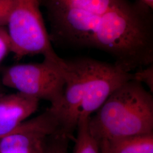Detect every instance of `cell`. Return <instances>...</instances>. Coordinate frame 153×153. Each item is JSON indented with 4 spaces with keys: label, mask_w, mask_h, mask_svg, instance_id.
I'll use <instances>...</instances> for the list:
<instances>
[{
    "label": "cell",
    "mask_w": 153,
    "mask_h": 153,
    "mask_svg": "<svg viewBox=\"0 0 153 153\" xmlns=\"http://www.w3.org/2000/svg\"><path fill=\"white\" fill-rule=\"evenodd\" d=\"M38 1L52 43L103 51L131 73L153 64V9L141 1Z\"/></svg>",
    "instance_id": "cell-1"
},
{
    "label": "cell",
    "mask_w": 153,
    "mask_h": 153,
    "mask_svg": "<svg viewBox=\"0 0 153 153\" xmlns=\"http://www.w3.org/2000/svg\"><path fill=\"white\" fill-rule=\"evenodd\" d=\"M65 85L60 105L52 109L60 130L73 138L81 119L91 116L121 85L133 79L128 72L114 62L88 57L64 59Z\"/></svg>",
    "instance_id": "cell-2"
},
{
    "label": "cell",
    "mask_w": 153,
    "mask_h": 153,
    "mask_svg": "<svg viewBox=\"0 0 153 153\" xmlns=\"http://www.w3.org/2000/svg\"><path fill=\"white\" fill-rule=\"evenodd\" d=\"M96 112L88 128L98 142L153 133V95L135 80L121 85Z\"/></svg>",
    "instance_id": "cell-3"
},
{
    "label": "cell",
    "mask_w": 153,
    "mask_h": 153,
    "mask_svg": "<svg viewBox=\"0 0 153 153\" xmlns=\"http://www.w3.org/2000/svg\"><path fill=\"white\" fill-rule=\"evenodd\" d=\"M6 27L11 52L17 60L28 56L41 55L45 60L63 64L64 59L53 48L38 0H13Z\"/></svg>",
    "instance_id": "cell-4"
},
{
    "label": "cell",
    "mask_w": 153,
    "mask_h": 153,
    "mask_svg": "<svg viewBox=\"0 0 153 153\" xmlns=\"http://www.w3.org/2000/svg\"><path fill=\"white\" fill-rule=\"evenodd\" d=\"M64 65L44 59L41 62L9 66L2 73L1 81L5 87L38 100H45L56 108L61 103L65 79Z\"/></svg>",
    "instance_id": "cell-5"
},
{
    "label": "cell",
    "mask_w": 153,
    "mask_h": 153,
    "mask_svg": "<svg viewBox=\"0 0 153 153\" xmlns=\"http://www.w3.org/2000/svg\"><path fill=\"white\" fill-rule=\"evenodd\" d=\"M59 130L57 116L49 107L23 122L11 133L0 137V153H43L47 138Z\"/></svg>",
    "instance_id": "cell-6"
},
{
    "label": "cell",
    "mask_w": 153,
    "mask_h": 153,
    "mask_svg": "<svg viewBox=\"0 0 153 153\" xmlns=\"http://www.w3.org/2000/svg\"><path fill=\"white\" fill-rule=\"evenodd\" d=\"M39 100L22 93H0V137L14 131L39 107Z\"/></svg>",
    "instance_id": "cell-7"
},
{
    "label": "cell",
    "mask_w": 153,
    "mask_h": 153,
    "mask_svg": "<svg viewBox=\"0 0 153 153\" xmlns=\"http://www.w3.org/2000/svg\"><path fill=\"white\" fill-rule=\"evenodd\" d=\"M101 153H153V133L98 142Z\"/></svg>",
    "instance_id": "cell-8"
},
{
    "label": "cell",
    "mask_w": 153,
    "mask_h": 153,
    "mask_svg": "<svg viewBox=\"0 0 153 153\" xmlns=\"http://www.w3.org/2000/svg\"><path fill=\"white\" fill-rule=\"evenodd\" d=\"M89 119L90 117L82 119L78 123L72 153H101L98 142L89 130Z\"/></svg>",
    "instance_id": "cell-9"
},
{
    "label": "cell",
    "mask_w": 153,
    "mask_h": 153,
    "mask_svg": "<svg viewBox=\"0 0 153 153\" xmlns=\"http://www.w3.org/2000/svg\"><path fill=\"white\" fill-rule=\"evenodd\" d=\"M71 139L70 136L59 130L47 138L43 153H68Z\"/></svg>",
    "instance_id": "cell-10"
},
{
    "label": "cell",
    "mask_w": 153,
    "mask_h": 153,
    "mask_svg": "<svg viewBox=\"0 0 153 153\" xmlns=\"http://www.w3.org/2000/svg\"><path fill=\"white\" fill-rule=\"evenodd\" d=\"M137 82L144 84L148 87L149 91H153V65L137 69L135 73H133V79Z\"/></svg>",
    "instance_id": "cell-11"
},
{
    "label": "cell",
    "mask_w": 153,
    "mask_h": 153,
    "mask_svg": "<svg viewBox=\"0 0 153 153\" xmlns=\"http://www.w3.org/2000/svg\"><path fill=\"white\" fill-rule=\"evenodd\" d=\"M11 52L10 40L6 27H0V64Z\"/></svg>",
    "instance_id": "cell-12"
},
{
    "label": "cell",
    "mask_w": 153,
    "mask_h": 153,
    "mask_svg": "<svg viewBox=\"0 0 153 153\" xmlns=\"http://www.w3.org/2000/svg\"><path fill=\"white\" fill-rule=\"evenodd\" d=\"M13 0H0V27H6Z\"/></svg>",
    "instance_id": "cell-13"
},
{
    "label": "cell",
    "mask_w": 153,
    "mask_h": 153,
    "mask_svg": "<svg viewBox=\"0 0 153 153\" xmlns=\"http://www.w3.org/2000/svg\"><path fill=\"white\" fill-rule=\"evenodd\" d=\"M143 4L153 9V0H140Z\"/></svg>",
    "instance_id": "cell-14"
},
{
    "label": "cell",
    "mask_w": 153,
    "mask_h": 153,
    "mask_svg": "<svg viewBox=\"0 0 153 153\" xmlns=\"http://www.w3.org/2000/svg\"><path fill=\"white\" fill-rule=\"evenodd\" d=\"M3 87H4L1 82V78H0V93H4L3 92Z\"/></svg>",
    "instance_id": "cell-15"
}]
</instances>
